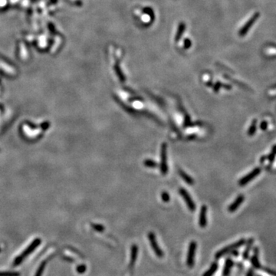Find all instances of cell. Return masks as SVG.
<instances>
[{"label":"cell","mask_w":276,"mask_h":276,"mask_svg":"<svg viewBox=\"0 0 276 276\" xmlns=\"http://www.w3.org/2000/svg\"><path fill=\"white\" fill-rule=\"evenodd\" d=\"M40 242H41L40 239H36L35 240H34L33 242H32V244H31L30 246H29V247H28L27 249H26V250H25L24 252L21 254V255H18V256L15 258V261H14V266H18V265H19L20 263H21L22 262L23 260H24L25 258H26V257L29 255V254L32 253L34 249H35L36 248L39 246Z\"/></svg>","instance_id":"1"},{"label":"cell","mask_w":276,"mask_h":276,"mask_svg":"<svg viewBox=\"0 0 276 276\" xmlns=\"http://www.w3.org/2000/svg\"><path fill=\"white\" fill-rule=\"evenodd\" d=\"M167 144H163L161 146V164H160V170L161 173L163 175H167L168 171V167H167Z\"/></svg>","instance_id":"2"},{"label":"cell","mask_w":276,"mask_h":276,"mask_svg":"<svg viewBox=\"0 0 276 276\" xmlns=\"http://www.w3.org/2000/svg\"><path fill=\"white\" fill-rule=\"evenodd\" d=\"M197 247V245L196 242L192 241L189 243V249H188L187 258H186V264H187L188 267L189 268H192L194 265V257H195Z\"/></svg>","instance_id":"3"},{"label":"cell","mask_w":276,"mask_h":276,"mask_svg":"<svg viewBox=\"0 0 276 276\" xmlns=\"http://www.w3.org/2000/svg\"><path fill=\"white\" fill-rule=\"evenodd\" d=\"M148 238H149V240H150V246H151V247H152V249H153L154 253L156 254V256H158L159 258H162V257L164 256V253H163V251L161 250V249L160 248V246H158V243H157V242H156V236H155L154 233H152V232L149 233Z\"/></svg>","instance_id":"4"},{"label":"cell","mask_w":276,"mask_h":276,"mask_svg":"<svg viewBox=\"0 0 276 276\" xmlns=\"http://www.w3.org/2000/svg\"><path fill=\"white\" fill-rule=\"evenodd\" d=\"M179 192H180V194L182 196V197L183 198V200L186 201V206H187L188 209H189L191 212L195 211V209H196L195 203H194L193 200H192V198L190 197V196L189 195V193L186 192V189H183V188H180V190H179Z\"/></svg>","instance_id":"5"},{"label":"cell","mask_w":276,"mask_h":276,"mask_svg":"<svg viewBox=\"0 0 276 276\" xmlns=\"http://www.w3.org/2000/svg\"><path fill=\"white\" fill-rule=\"evenodd\" d=\"M243 242H244V241H239V242H237L234 243V244L230 245L229 246H227V247L223 248V249H221V250H219V252H218L215 255V257H216V258H221V257L223 256V255H225L226 253H229V252H232L233 250L236 249V248L239 247L241 245L243 244Z\"/></svg>","instance_id":"6"},{"label":"cell","mask_w":276,"mask_h":276,"mask_svg":"<svg viewBox=\"0 0 276 276\" xmlns=\"http://www.w3.org/2000/svg\"><path fill=\"white\" fill-rule=\"evenodd\" d=\"M206 212L207 207L205 205L202 206L200 213V219H199V224L201 228H205L206 225Z\"/></svg>","instance_id":"7"},{"label":"cell","mask_w":276,"mask_h":276,"mask_svg":"<svg viewBox=\"0 0 276 276\" xmlns=\"http://www.w3.org/2000/svg\"><path fill=\"white\" fill-rule=\"evenodd\" d=\"M138 254V248L137 245H133L131 248V262H130V266L131 268L134 267L135 265L136 261H137Z\"/></svg>","instance_id":"8"},{"label":"cell","mask_w":276,"mask_h":276,"mask_svg":"<svg viewBox=\"0 0 276 276\" xmlns=\"http://www.w3.org/2000/svg\"><path fill=\"white\" fill-rule=\"evenodd\" d=\"M179 174H180V176L182 177V179H183L187 184L193 185L194 180H193L192 177H189V176L188 175V174H186L184 171H183L182 170H179Z\"/></svg>","instance_id":"9"},{"label":"cell","mask_w":276,"mask_h":276,"mask_svg":"<svg viewBox=\"0 0 276 276\" xmlns=\"http://www.w3.org/2000/svg\"><path fill=\"white\" fill-rule=\"evenodd\" d=\"M242 200H243L242 196H240V197H238L237 200H236V201H235L234 203H233V204H232L231 206H229V212H234L235 210H236V209L238 208V206H239V205L241 204V203H242Z\"/></svg>","instance_id":"10"},{"label":"cell","mask_w":276,"mask_h":276,"mask_svg":"<svg viewBox=\"0 0 276 276\" xmlns=\"http://www.w3.org/2000/svg\"><path fill=\"white\" fill-rule=\"evenodd\" d=\"M217 269H218L217 263H216V262L213 263V264H212V266H210L209 269H208V271L205 272L203 276H212L213 274L215 273V272H216Z\"/></svg>","instance_id":"11"},{"label":"cell","mask_w":276,"mask_h":276,"mask_svg":"<svg viewBox=\"0 0 276 276\" xmlns=\"http://www.w3.org/2000/svg\"><path fill=\"white\" fill-rule=\"evenodd\" d=\"M144 164L145 167H150V168H155V167H157V164H156L155 161L152 160H145L144 162Z\"/></svg>","instance_id":"12"},{"label":"cell","mask_w":276,"mask_h":276,"mask_svg":"<svg viewBox=\"0 0 276 276\" xmlns=\"http://www.w3.org/2000/svg\"><path fill=\"white\" fill-rule=\"evenodd\" d=\"M45 266H46V262H45V261L42 262L41 263L40 266H39V269H38L37 272H36V273H35V275H34V276H42V273H43V272H44V269H45Z\"/></svg>","instance_id":"13"},{"label":"cell","mask_w":276,"mask_h":276,"mask_svg":"<svg viewBox=\"0 0 276 276\" xmlns=\"http://www.w3.org/2000/svg\"><path fill=\"white\" fill-rule=\"evenodd\" d=\"M232 264H233V263H232V262L230 261V260L226 261V262H225V268H224V271H223V275L224 276L228 275L229 272L230 268L232 267Z\"/></svg>","instance_id":"14"},{"label":"cell","mask_w":276,"mask_h":276,"mask_svg":"<svg viewBox=\"0 0 276 276\" xmlns=\"http://www.w3.org/2000/svg\"><path fill=\"white\" fill-rule=\"evenodd\" d=\"M115 71H116V72H117V76H118L120 81H121V82H124L125 77L124 76V75L122 74L121 71H120V69L119 68L118 66H115Z\"/></svg>","instance_id":"15"},{"label":"cell","mask_w":276,"mask_h":276,"mask_svg":"<svg viewBox=\"0 0 276 276\" xmlns=\"http://www.w3.org/2000/svg\"><path fill=\"white\" fill-rule=\"evenodd\" d=\"M161 198H162V200L165 203H167V202L170 201V195H169L168 193L167 192H163L162 194H161Z\"/></svg>","instance_id":"16"},{"label":"cell","mask_w":276,"mask_h":276,"mask_svg":"<svg viewBox=\"0 0 276 276\" xmlns=\"http://www.w3.org/2000/svg\"><path fill=\"white\" fill-rule=\"evenodd\" d=\"M0 276H19V273L18 272H0Z\"/></svg>","instance_id":"17"},{"label":"cell","mask_w":276,"mask_h":276,"mask_svg":"<svg viewBox=\"0 0 276 276\" xmlns=\"http://www.w3.org/2000/svg\"><path fill=\"white\" fill-rule=\"evenodd\" d=\"M85 271H86V266H84V265H81V266H79L78 268H77V272L80 274L84 273V272H85Z\"/></svg>","instance_id":"18"},{"label":"cell","mask_w":276,"mask_h":276,"mask_svg":"<svg viewBox=\"0 0 276 276\" xmlns=\"http://www.w3.org/2000/svg\"><path fill=\"white\" fill-rule=\"evenodd\" d=\"M0 251H1V249H0Z\"/></svg>","instance_id":"19"}]
</instances>
